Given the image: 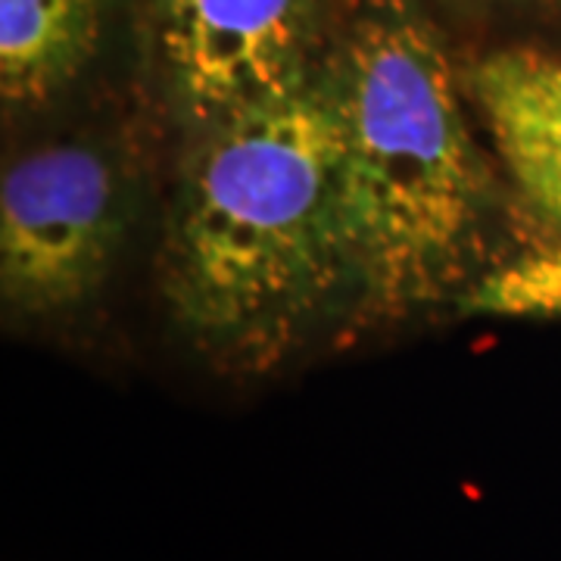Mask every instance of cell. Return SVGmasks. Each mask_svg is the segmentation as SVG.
I'll list each match as a JSON object with an SVG mask.
<instances>
[{
  "label": "cell",
  "instance_id": "cell-1",
  "mask_svg": "<svg viewBox=\"0 0 561 561\" xmlns=\"http://www.w3.org/2000/svg\"><path fill=\"white\" fill-rule=\"evenodd\" d=\"M172 157L153 287L194 359L253 381L359 331V262L324 69Z\"/></svg>",
  "mask_w": 561,
  "mask_h": 561
},
{
  "label": "cell",
  "instance_id": "cell-2",
  "mask_svg": "<svg viewBox=\"0 0 561 561\" xmlns=\"http://www.w3.org/2000/svg\"><path fill=\"white\" fill-rule=\"evenodd\" d=\"M324 81L341 125L359 331L461 309L540 219L478 135L456 35L434 0H350Z\"/></svg>",
  "mask_w": 561,
  "mask_h": 561
},
{
  "label": "cell",
  "instance_id": "cell-3",
  "mask_svg": "<svg viewBox=\"0 0 561 561\" xmlns=\"http://www.w3.org/2000/svg\"><path fill=\"white\" fill-rule=\"evenodd\" d=\"M150 206L144 135L84 119L25 140L0 175V309L7 328H66L119 275Z\"/></svg>",
  "mask_w": 561,
  "mask_h": 561
},
{
  "label": "cell",
  "instance_id": "cell-4",
  "mask_svg": "<svg viewBox=\"0 0 561 561\" xmlns=\"http://www.w3.org/2000/svg\"><path fill=\"white\" fill-rule=\"evenodd\" d=\"M350 0H128L140 106L179 150L324 69Z\"/></svg>",
  "mask_w": 561,
  "mask_h": 561
},
{
  "label": "cell",
  "instance_id": "cell-5",
  "mask_svg": "<svg viewBox=\"0 0 561 561\" xmlns=\"http://www.w3.org/2000/svg\"><path fill=\"white\" fill-rule=\"evenodd\" d=\"M461 79L522 203L561 231V54L490 44L461 57Z\"/></svg>",
  "mask_w": 561,
  "mask_h": 561
},
{
  "label": "cell",
  "instance_id": "cell-6",
  "mask_svg": "<svg viewBox=\"0 0 561 561\" xmlns=\"http://www.w3.org/2000/svg\"><path fill=\"white\" fill-rule=\"evenodd\" d=\"M128 25V0H0V113L13 135L79 98Z\"/></svg>",
  "mask_w": 561,
  "mask_h": 561
},
{
  "label": "cell",
  "instance_id": "cell-7",
  "mask_svg": "<svg viewBox=\"0 0 561 561\" xmlns=\"http://www.w3.org/2000/svg\"><path fill=\"white\" fill-rule=\"evenodd\" d=\"M465 306L505 316L561 312V231L527 238L490 272Z\"/></svg>",
  "mask_w": 561,
  "mask_h": 561
},
{
  "label": "cell",
  "instance_id": "cell-8",
  "mask_svg": "<svg viewBox=\"0 0 561 561\" xmlns=\"http://www.w3.org/2000/svg\"><path fill=\"white\" fill-rule=\"evenodd\" d=\"M449 32L490 44H534L561 54V0H434Z\"/></svg>",
  "mask_w": 561,
  "mask_h": 561
}]
</instances>
